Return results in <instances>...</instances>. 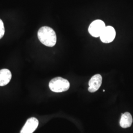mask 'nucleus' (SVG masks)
<instances>
[{"label": "nucleus", "mask_w": 133, "mask_h": 133, "mask_svg": "<svg viewBox=\"0 0 133 133\" xmlns=\"http://www.w3.org/2000/svg\"><path fill=\"white\" fill-rule=\"evenodd\" d=\"M38 37L43 44L48 47L54 46L57 42V37L55 31L48 26H43L38 30Z\"/></svg>", "instance_id": "f257e3e1"}, {"label": "nucleus", "mask_w": 133, "mask_h": 133, "mask_svg": "<svg viewBox=\"0 0 133 133\" xmlns=\"http://www.w3.org/2000/svg\"><path fill=\"white\" fill-rule=\"evenodd\" d=\"M5 34V27L3 21L0 19V39L2 38Z\"/></svg>", "instance_id": "1a4fd4ad"}, {"label": "nucleus", "mask_w": 133, "mask_h": 133, "mask_svg": "<svg viewBox=\"0 0 133 133\" xmlns=\"http://www.w3.org/2000/svg\"><path fill=\"white\" fill-rule=\"evenodd\" d=\"M38 125V119L35 117L30 118L27 120L20 133H33L37 128Z\"/></svg>", "instance_id": "39448f33"}, {"label": "nucleus", "mask_w": 133, "mask_h": 133, "mask_svg": "<svg viewBox=\"0 0 133 133\" xmlns=\"http://www.w3.org/2000/svg\"><path fill=\"white\" fill-rule=\"evenodd\" d=\"M102 83V77L100 74L95 75L91 78L89 81L88 91L91 93H94L98 90Z\"/></svg>", "instance_id": "423d86ee"}, {"label": "nucleus", "mask_w": 133, "mask_h": 133, "mask_svg": "<svg viewBox=\"0 0 133 133\" xmlns=\"http://www.w3.org/2000/svg\"><path fill=\"white\" fill-rule=\"evenodd\" d=\"M105 27L104 21L101 20H96L92 22L89 26L88 32L93 37H100Z\"/></svg>", "instance_id": "7ed1b4c3"}, {"label": "nucleus", "mask_w": 133, "mask_h": 133, "mask_svg": "<svg viewBox=\"0 0 133 133\" xmlns=\"http://www.w3.org/2000/svg\"><path fill=\"white\" fill-rule=\"evenodd\" d=\"M70 86V84L69 81L61 77L54 78L49 83L50 89L56 93H60L68 90Z\"/></svg>", "instance_id": "f03ea898"}, {"label": "nucleus", "mask_w": 133, "mask_h": 133, "mask_svg": "<svg viewBox=\"0 0 133 133\" xmlns=\"http://www.w3.org/2000/svg\"><path fill=\"white\" fill-rule=\"evenodd\" d=\"M133 122V118L129 112H125L122 114L120 120V125L123 128L130 127Z\"/></svg>", "instance_id": "6e6552de"}, {"label": "nucleus", "mask_w": 133, "mask_h": 133, "mask_svg": "<svg viewBox=\"0 0 133 133\" xmlns=\"http://www.w3.org/2000/svg\"><path fill=\"white\" fill-rule=\"evenodd\" d=\"M116 36V32L113 27L106 26L100 38L103 43H108L112 42Z\"/></svg>", "instance_id": "20e7f679"}, {"label": "nucleus", "mask_w": 133, "mask_h": 133, "mask_svg": "<svg viewBox=\"0 0 133 133\" xmlns=\"http://www.w3.org/2000/svg\"><path fill=\"white\" fill-rule=\"evenodd\" d=\"M12 75L9 70L2 69L0 70V86L7 85L11 79Z\"/></svg>", "instance_id": "0eeeda50"}]
</instances>
